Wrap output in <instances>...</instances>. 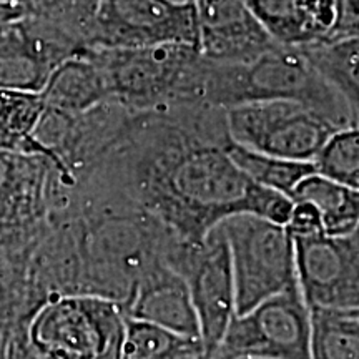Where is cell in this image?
Masks as SVG:
<instances>
[{
    "label": "cell",
    "instance_id": "21",
    "mask_svg": "<svg viewBox=\"0 0 359 359\" xmlns=\"http://www.w3.org/2000/svg\"><path fill=\"white\" fill-rule=\"evenodd\" d=\"M228 155L233 163L259 187L269 188V190L280 191L283 195L290 196L294 187L306 178L308 175L316 173L313 161H296L271 156L262 151H255L251 148L238 145L230 142L228 145Z\"/></svg>",
    "mask_w": 359,
    "mask_h": 359
},
{
    "label": "cell",
    "instance_id": "33",
    "mask_svg": "<svg viewBox=\"0 0 359 359\" xmlns=\"http://www.w3.org/2000/svg\"><path fill=\"white\" fill-rule=\"evenodd\" d=\"M238 359H258V358H238Z\"/></svg>",
    "mask_w": 359,
    "mask_h": 359
},
{
    "label": "cell",
    "instance_id": "22",
    "mask_svg": "<svg viewBox=\"0 0 359 359\" xmlns=\"http://www.w3.org/2000/svg\"><path fill=\"white\" fill-rule=\"evenodd\" d=\"M43 109L39 92L0 88V150L32 154V133Z\"/></svg>",
    "mask_w": 359,
    "mask_h": 359
},
{
    "label": "cell",
    "instance_id": "16",
    "mask_svg": "<svg viewBox=\"0 0 359 359\" xmlns=\"http://www.w3.org/2000/svg\"><path fill=\"white\" fill-rule=\"evenodd\" d=\"M39 93L47 109L67 114H82L110 98L103 72L88 50L60 62Z\"/></svg>",
    "mask_w": 359,
    "mask_h": 359
},
{
    "label": "cell",
    "instance_id": "29",
    "mask_svg": "<svg viewBox=\"0 0 359 359\" xmlns=\"http://www.w3.org/2000/svg\"><path fill=\"white\" fill-rule=\"evenodd\" d=\"M60 6V0H32V11L40 17H50Z\"/></svg>",
    "mask_w": 359,
    "mask_h": 359
},
{
    "label": "cell",
    "instance_id": "25",
    "mask_svg": "<svg viewBox=\"0 0 359 359\" xmlns=\"http://www.w3.org/2000/svg\"><path fill=\"white\" fill-rule=\"evenodd\" d=\"M285 228L290 236H306L325 231L320 212L308 201H293V208H291Z\"/></svg>",
    "mask_w": 359,
    "mask_h": 359
},
{
    "label": "cell",
    "instance_id": "28",
    "mask_svg": "<svg viewBox=\"0 0 359 359\" xmlns=\"http://www.w3.org/2000/svg\"><path fill=\"white\" fill-rule=\"evenodd\" d=\"M29 12H30V7L22 6V4L0 2V24H6V22L20 19V17L27 15Z\"/></svg>",
    "mask_w": 359,
    "mask_h": 359
},
{
    "label": "cell",
    "instance_id": "3",
    "mask_svg": "<svg viewBox=\"0 0 359 359\" xmlns=\"http://www.w3.org/2000/svg\"><path fill=\"white\" fill-rule=\"evenodd\" d=\"M269 100L299 103L338 130L359 123V115L351 110L346 98L326 83L294 47L276 45L241 64L206 60V105L226 110L243 103Z\"/></svg>",
    "mask_w": 359,
    "mask_h": 359
},
{
    "label": "cell",
    "instance_id": "5",
    "mask_svg": "<svg viewBox=\"0 0 359 359\" xmlns=\"http://www.w3.org/2000/svg\"><path fill=\"white\" fill-rule=\"evenodd\" d=\"M122 304L93 294H60L25 321V336L42 359H122Z\"/></svg>",
    "mask_w": 359,
    "mask_h": 359
},
{
    "label": "cell",
    "instance_id": "12",
    "mask_svg": "<svg viewBox=\"0 0 359 359\" xmlns=\"http://www.w3.org/2000/svg\"><path fill=\"white\" fill-rule=\"evenodd\" d=\"M83 50L65 30L32 11L0 24V88L40 92L60 62Z\"/></svg>",
    "mask_w": 359,
    "mask_h": 359
},
{
    "label": "cell",
    "instance_id": "20",
    "mask_svg": "<svg viewBox=\"0 0 359 359\" xmlns=\"http://www.w3.org/2000/svg\"><path fill=\"white\" fill-rule=\"evenodd\" d=\"M122 359H205V354L198 339L183 338L151 323L127 318Z\"/></svg>",
    "mask_w": 359,
    "mask_h": 359
},
{
    "label": "cell",
    "instance_id": "15",
    "mask_svg": "<svg viewBox=\"0 0 359 359\" xmlns=\"http://www.w3.org/2000/svg\"><path fill=\"white\" fill-rule=\"evenodd\" d=\"M246 6L283 47L326 39L334 20V0H245Z\"/></svg>",
    "mask_w": 359,
    "mask_h": 359
},
{
    "label": "cell",
    "instance_id": "4",
    "mask_svg": "<svg viewBox=\"0 0 359 359\" xmlns=\"http://www.w3.org/2000/svg\"><path fill=\"white\" fill-rule=\"evenodd\" d=\"M109 95L132 111L205 103L206 58L198 47L161 43L138 48H88Z\"/></svg>",
    "mask_w": 359,
    "mask_h": 359
},
{
    "label": "cell",
    "instance_id": "34",
    "mask_svg": "<svg viewBox=\"0 0 359 359\" xmlns=\"http://www.w3.org/2000/svg\"><path fill=\"white\" fill-rule=\"evenodd\" d=\"M208 359H215V358H208Z\"/></svg>",
    "mask_w": 359,
    "mask_h": 359
},
{
    "label": "cell",
    "instance_id": "8",
    "mask_svg": "<svg viewBox=\"0 0 359 359\" xmlns=\"http://www.w3.org/2000/svg\"><path fill=\"white\" fill-rule=\"evenodd\" d=\"M311 320L298 283L235 314L215 359H309Z\"/></svg>",
    "mask_w": 359,
    "mask_h": 359
},
{
    "label": "cell",
    "instance_id": "23",
    "mask_svg": "<svg viewBox=\"0 0 359 359\" xmlns=\"http://www.w3.org/2000/svg\"><path fill=\"white\" fill-rule=\"evenodd\" d=\"M321 177L359 190V130L348 127L336 130L313 160Z\"/></svg>",
    "mask_w": 359,
    "mask_h": 359
},
{
    "label": "cell",
    "instance_id": "18",
    "mask_svg": "<svg viewBox=\"0 0 359 359\" xmlns=\"http://www.w3.org/2000/svg\"><path fill=\"white\" fill-rule=\"evenodd\" d=\"M290 198L316 206L326 235L346 236L359 231V190L311 173L294 187Z\"/></svg>",
    "mask_w": 359,
    "mask_h": 359
},
{
    "label": "cell",
    "instance_id": "6",
    "mask_svg": "<svg viewBox=\"0 0 359 359\" xmlns=\"http://www.w3.org/2000/svg\"><path fill=\"white\" fill-rule=\"evenodd\" d=\"M230 250L236 314L296 285L293 238L285 224L251 213L219 223Z\"/></svg>",
    "mask_w": 359,
    "mask_h": 359
},
{
    "label": "cell",
    "instance_id": "9",
    "mask_svg": "<svg viewBox=\"0 0 359 359\" xmlns=\"http://www.w3.org/2000/svg\"><path fill=\"white\" fill-rule=\"evenodd\" d=\"M231 140L278 158L313 161L336 132L327 120L294 102H251L226 109Z\"/></svg>",
    "mask_w": 359,
    "mask_h": 359
},
{
    "label": "cell",
    "instance_id": "1",
    "mask_svg": "<svg viewBox=\"0 0 359 359\" xmlns=\"http://www.w3.org/2000/svg\"><path fill=\"white\" fill-rule=\"evenodd\" d=\"M230 142L226 110L206 103L132 111L77 183L127 196L190 243L238 213L286 224L293 200L251 182L228 155Z\"/></svg>",
    "mask_w": 359,
    "mask_h": 359
},
{
    "label": "cell",
    "instance_id": "17",
    "mask_svg": "<svg viewBox=\"0 0 359 359\" xmlns=\"http://www.w3.org/2000/svg\"><path fill=\"white\" fill-rule=\"evenodd\" d=\"M294 48L326 83L346 98L351 110L359 115V37L321 39Z\"/></svg>",
    "mask_w": 359,
    "mask_h": 359
},
{
    "label": "cell",
    "instance_id": "24",
    "mask_svg": "<svg viewBox=\"0 0 359 359\" xmlns=\"http://www.w3.org/2000/svg\"><path fill=\"white\" fill-rule=\"evenodd\" d=\"M359 37V0H334V20L326 39Z\"/></svg>",
    "mask_w": 359,
    "mask_h": 359
},
{
    "label": "cell",
    "instance_id": "19",
    "mask_svg": "<svg viewBox=\"0 0 359 359\" xmlns=\"http://www.w3.org/2000/svg\"><path fill=\"white\" fill-rule=\"evenodd\" d=\"M309 359H359V308L309 309Z\"/></svg>",
    "mask_w": 359,
    "mask_h": 359
},
{
    "label": "cell",
    "instance_id": "27",
    "mask_svg": "<svg viewBox=\"0 0 359 359\" xmlns=\"http://www.w3.org/2000/svg\"><path fill=\"white\" fill-rule=\"evenodd\" d=\"M15 298L6 290H0V325H17L19 321H24L19 314L15 313L17 306Z\"/></svg>",
    "mask_w": 359,
    "mask_h": 359
},
{
    "label": "cell",
    "instance_id": "2",
    "mask_svg": "<svg viewBox=\"0 0 359 359\" xmlns=\"http://www.w3.org/2000/svg\"><path fill=\"white\" fill-rule=\"evenodd\" d=\"M82 251V294L122 304L158 263L175 233L127 196L80 182L74 191Z\"/></svg>",
    "mask_w": 359,
    "mask_h": 359
},
{
    "label": "cell",
    "instance_id": "14",
    "mask_svg": "<svg viewBox=\"0 0 359 359\" xmlns=\"http://www.w3.org/2000/svg\"><path fill=\"white\" fill-rule=\"evenodd\" d=\"M123 311L132 320L200 341L198 318L185 278L165 263H158L142 278Z\"/></svg>",
    "mask_w": 359,
    "mask_h": 359
},
{
    "label": "cell",
    "instance_id": "11",
    "mask_svg": "<svg viewBox=\"0 0 359 359\" xmlns=\"http://www.w3.org/2000/svg\"><path fill=\"white\" fill-rule=\"evenodd\" d=\"M291 238L296 281L308 308H359V231Z\"/></svg>",
    "mask_w": 359,
    "mask_h": 359
},
{
    "label": "cell",
    "instance_id": "31",
    "mask_svg": "<svg viewBox=\"0 0 359 359\" xmlns=\"http://www.w3.org/2000/svg\"><path fill=\"white\" fill-rule=\"evenodd\" d=\"M0 2H12V4H22V6H27L32 8V0H0Z\"/></svg>",
    "mask_w": 359,
    "mask_h": 359
},
{
    "label": "cell",
    "instance_id": "7",
    "mask_svg": "<svg viewBox=\"0 0 359 359\" xmlns=\"http://www.w3.org/2000/svg\"><path fill=\"white\" fill-rule=\"evenodd\" d=\"M163 262L185 278L198 318L205 359L212 358L236 314L230 250L222 226L210 230L201 243L175 235Z\"/></svg>",
    "mask_w": 359,
    "mask_h": 359
},
{
    "label": "cell",
    "instance_id": "30",
    "mask_svg": "<svg viewBox=\"0 0 359 359\" xmlns=\"http://www.w3.org/2000/svg\"><path fill=\"white\" fill-rule=\"evenodd\" d=\"M13 327L15 325H0V359H8V344H11Z\"/></svg>",
    "mask_w": 359,
    "mask_h": 359
},
{
    "label": "cell",
    "instance_id": "10",
    "mask_svg": "<svg viewBox=\"0 0 359 359\" xmlns=\"http://www.w3.org/2000/svg\"><path fill=\"white\" fill-rule=\"evenodd\" d=\"M161 43L198 47L196 6L170 0H100L88 48H138Z\"/></svg>",
    "mask_w": 359,
    "mask_h": 359
},
{
    "label": "cell",
    "instance_id": "13",
    "mask_svg": "<svg viewBox=\"0 0 359 359\" xmlns=\"http://www.w3.org/2000/svg\"><path fill=\"white\" fill-rule=\"evenodd\" d=\"M198 50L219 64L250 62L276 47L245 0H200L196 4Z\"/></svg>",
    "mask_w": 359,
    "mask_h": 359
},
{
    "label": "cell",
    "instance_id": "32",
    "mask_svg": "<svg viewBox=\"0 0 359 359\" xmlns=\"http://www.w3.org/2000/svg\"><path fill=\"white\" fill-rule=\"evenodd\" d=\"M173 4H183V6H196L200 0H170Z\"/></svg>",
    "mask_w": 359,
    "mask_h": 359
},
{
    "label": "cell",
    "instance_id": "26",
    "mask_svg": "<svg viewBox=\"0 0 359 359\" xmlns=\"http://www.w3.org/2000/svg\"><path fill=\"white\" fill-rule=\"evenodd\" d=\"M8 359H42L30 346L25 336V323H17L8 344Z\"/></svg>",
    "mask_w": 359,
    "mask_h": 359
}]
</instances>
